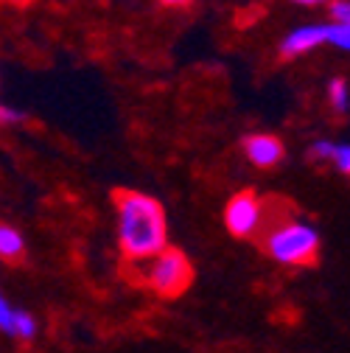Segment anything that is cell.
<instances>
[{
	"mask_svg": "<svg viewBox=\"0 0 350 353\" xmlns=\"http://www.w3.org/2000/svg\"><path fill=\"white\" fill-rule=\"evenodd\" d=\"M12 320H14V305H9V300L0 294V331L9 334L12 331Z\"/></svg>",
	"mask_w": 350,
	"mask_h": 353,
	"instance_id": "cell-12",
	"label": "cell"
},
{
	"mask_svg": "<svg viewBox=\"0 0 350 353\" xmlns=\"http://www.w3.org/2000/svg\"><path fill=\"white\" fill-rule=\"evenodd\" d=\"M163 6H168V9H185V6H191L194 0H160Z\"/></svg>",
	"mask_w": 350,
	"mask_h": 353,
	"instance_id": "cell-14",
	"label": "cell"
},
{
	"mask_svg": "<svg viewBox=\"0 0 350 353\" xmlns=\"http://www.w3.org/2000/svg\"><path fill=\"white\" fill-rule=\"evenodd\" d=\"M0 258L6 263H20L25 258V239L17 228L0 222Z\"/></svg>",
	"mask_w": 350,
	"mask_h": 353,
	"instance_id": "cell-9",
	"label": "cell"
},
{
	"mask_svg": "<svg viewBox=\"0 0 350 353\" xmlns=\"http://www.w3.org/2000/svg\"><path fill=\"white\" fill-rule=\"evenodd\" d=\"M143 281L160 297H180L191 286V281H194V267H191V261L180 250L163 247L160 252L146 258V275H143Z\"/></svg>",
	"mask_w": 350,
	"mask_h": 353,
	"instance_id": "cell-3",
	"label": "cell"
},
{
	"mask_svg": "<svg viewBox=\"0 0 350 353\" xmlns=\"http://www.w3.org/2000/svg\"><path fill=\"white\" fill-rule=\"evenodd\" d=\"M9 3H14V6H31V3H37V0H9Z\"/></svg>",
	"mask_w": 350,
	"mask_h": 353,
	"instance_id": "cell-16",
	"label": "cell"
},
{
	"mask_svg": "<svg viewBox=\"0 0 350 353\" xmlns=\"http://www.w3.org/2000/svg\"><path fill=\"white\" fill-rule=\"evenodd\" d=\"M267 222V202L255 191H238L225 208V225L236 239H252Z\"/></svg>",
	"mask_w": 350,
	"mask_h": 353,
	"instance_id": "cell-4",
	"label": "cell"
},
{
	"mask_svg": "<svg viewBox=\"0 0 350 353\" xmlns=\"http://www.w3.org/2000/svg\"><path fill=\"white\" fill-rule=\"evenodd\" d=\"M328 42L342 51H350V0H328Z\"/></svg>",
	"mask_w": 350,
	"mask_h": 353,
	"instance_id": "cell-7",
	"label": "cell"
},
{
	"mask_svg": "<svg viewBox=\"0 0 350 353\" xmlns=\"http://www.w3.org/2000/svg\"><path fill=\"white\" fill-rule=\"evenodd\" d=\"M23 121H25V112L0 104V126H14V123H23Z\"/></svg>",
	"mask_w": 350,
	"mask_h": 353,
	"instance_id": "cell-13",
	"label": "cell"
},
{
	"mask_svg": "<svg viewBox=\"0 0 350 353\" xmlns=\"http://www.w3.org/2000/svg\"><path fill=\"white\" fill-rule=\"evenodd\" d=\"M309 157L320 163H331L336 171L350 176V143H333V141H314L309 146Z\"/></svg>",
	"mask_w": 350,
	"mask_h": 353,
	"instance_id": "cell-8",
	"label": "cell"
},
{
	"mask_svg": "<svg viewBox=\"0 0 350 353\" xmlns=\"http://www.w3.org/2000/svg\"><path fill=\"white\" fill-rule=\"evenodd\" d=\"M37 331H39V325H37L34 314L23 312V308H14V320H12L9 336H14L17 342H34L37 339Z\"/></svg>",
	"mask_w": 350,
	"mask_h": 353,
	"instance_id": "cell-10",
	"label": "cell"
},
{
	"mask_svg": "<svg viewBox=\"0 0 350 353\" xmlns=\"http://www.w3.org/2000/svg\"><path fill=\"white\" fill-rule=\"evenodd\" d=\"M118 244L129 261H146L168 247V225L163 205L141 191H115Z\"/></svg>",
	"mask_w": 350,
	"mask_h": 353,
	"instance_id": "cell-1",
	"label": "cell"
},
{
	"mask_svg": "<svg viewBox=\"0 0 350 353\" xmlns=\"http://www.w3.org/2000/svg\"><path fill=\"white\" fill-rule=\"evenodd\" d=\"M328 104L336 112H347L350 110V87L344 79H331L328 81Z\"/></svg>",
	"mask_w": 350,
	"mask_h": 353,
	"instance_id": "cell-11",
	"label": "cell"
},
{
	"mask_svg": "<svg viewBox=\"0 0 350 353\" xmlns=\"http://www.w3.org/2000/svg\"><path fill=\"white\" fill-rule=\"evenodd\" d=\"M241 149H244V157L255 168H275L283 160V154H286L280 138L267 135V132H255V135H247L244 143H241Z\"/></svg>",
	"mask_w": 350,
	"mask_h": 353,
	"instance_id": "cell-6",
	"label": "cell"
},
{
	"mask_svg": "<svg viewBox=\"0 0 350 353\" xmlns=\"http://www.w3.org/2000/svg\"><path fill=\"white\" fill-rule=\"evenodd\" d=\"M291 3H297V6H322V3H328V0H291Z\"/></svg>",
	"mask_w": 350,
	"mask_h": 353,
	"instance_id": "cell-15",
	"label": "cell"
},
{
	"mask_svg": "<svg viewBox=\"0 0 350 353\" xmlns=\"http://www.w3.org/2000/svg\"><path fill=\"white\" fill-rule=\"evenodd\" d=\"M328 42V31L325 23H309V26H300L294 31H289L280 39V59H300L305 54L317 51L320 46Z\"/></svg>",
	"mask_w": 350,
	"mask_h": 353,
	"instance_id": "cell-5",
	"label": "cell"
},
{
	"mask_svg": "<svg viewBox=\"0 0 350 353\" xmlns=\"http://www.w3.org/2000/svg\"><path fill=\"white\" fill-rule=\"evenodd\" d=\"M264 250L286 267H311L320 255V236L302 219H283L264 236Z\"/></svg>",
	"mask_w": 350,
	"mask_h": 353,
	"instance_id": "cell-2",
	"label": "cell"
}]
</instances>
